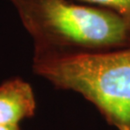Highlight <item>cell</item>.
Masks as SVG:
<instances>
[{
  "instance_id": "5b68a950",
  "label": "cell",
  "mask_w": 130,
  "mask_h": 130,
  "mask_svg": "<svg viewBox=\"0 0 130 130\" xmlns=\"http://www.w3.org/2000/svg\"><path fill=\"white\" fill-rule=\"evenodd\" d=\"M0 130H20L19 125H0Z\"/></svg>"
},
{
  "instance_id": "277c9868",
  "label": "cell",
  "mask_w": 130,
  "mask_h": 130,
  "mask_svg": "<svg viewBox=\"0 0 130 130\" xmlns=\"http://www.w3.org/2000/svg\"><path fill=\"white\" fill-rule=\"evenodd\" d=\"M116 13L130 23V0H74Z\"/></svg>"
},
{
  "instance_id": "7a4b0ae2",
  "label": "cell",
  "mask_w": 130,
  "mask_h": 130,
  "mask_svg": "<svg viewBox=\"0 0 130 130\" xmlns=\"http://www.w3.org/2000/svg\"><path fill=\"white\" fill-rule=\"evenodd\" d=\"M33 70L81 94L118 130H130V44L102 51L34 56Z\"/></svg>"
},
{
  "instance_id": "3957f363",
  "label": "cell",
  "mask_w": 130,
  "mask_h": 130,
  "mask_svg": "<svg viewBox=\"0 0 130 130\" xmlns=\"http://www.w3.org/2000/svg\"><path fill=\"white\" fill-rule=\"evenodd\" d=\"M35 110L36 98L28 82L12 78L0 84V125H19Z\"/></svg>"
},
{
  "instance_id": "6da1fadb",
  "label": "cell",
  "mask_w": 130,
  "mask_h": 130,
  "mask_svg": "<svg viewBox=\"0 0 130 130\" xmlns=\"http://www.w3.org/2000/svg\"><path fill=\"white\" fill-rule=\"evenodd\" d=\"M34 42V56L102 51L130 44V23L71 0H8Z\"/></svg>"
}]
</instances>
